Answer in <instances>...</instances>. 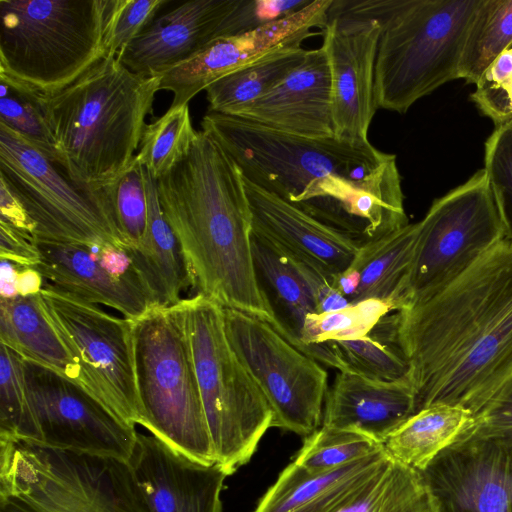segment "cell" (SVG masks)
<instances>
[{
	"label": "cell",
	"mask_w": 512,
	"mask_h": 512,
	"mask_svg": "<svg viewBox=\"0 0 512 512\" xmlns=\"http://www.w3.org/2000/svg\"><path fill=\"white\" fill-rule=\"evenodd\" d=\"M389 344L408 363L416 412L451 404L474 415L512 374V240L392 312Z\"/></svg>",
	"instance_id": "obj_1"
},
{
	"label": "cell",
	"mask_w": 512,
	"mask_h": 512,
	"mask_svg": "<svg viewBox=\"0 0 512 512\" xmlns=\"http://www.w3.org/2000/svg\"><path fill=\"white\" fill-rule=\"evenodd\" d=\"M157 190L191 286L224 308L272 325L255 272L244 180L232 157L202 129L189 153L157 180Z\"/></svg>",
	"instance_id": "obj_2"
},
{
	"label": "cell",
	"mask_w": 512,
	"mask_h": 512,
	"mask_svg": "<svg viewBox=\"0 0 512 512\" xmlns=\"http://www.w3.org/2000/svg\"><path fill=\"white\" fill-rule=\"evenodd\" d=\"M159 90L160 76L133 73L107 54L66 88L33 97L62 169L79 187L95 192L129 168Z\"/></svg>",
	"instance_id": "obj_3"
},
{
	"label": "cell",
	"mask_w": 512,
	"mask_h": 512,
	"mask_svg": "<svg viewBox=\"0 0 512 512\" xmlns=\"http://www.w3.org/2000/svg\"><path fill=\"white\" fill-rule=\"evenodd\" d=\"M480 0H332L330 13L375 19L377 109L405 114L419 99L459 79L467 32Z\"/></svg>",
	"instance_id": "obj_4"
},
{
	"label": "cell",
	"mask_w": 512,
	"mask_h": 512,
	"mask_svg": "<svg viewBox=\"0 0 512 512\" xmlns=\"http://www.w3.org/2000/svg\"><path fill=\"white\" fill-rule=\"evenodd\" d=\"M109 0H0V80L52 95L107 55Z\"/></svg>",
	"instance_id": "obj_5"
},
{
	"label": "cell",
	"mask_w": 512,
	"mask_h": 512,
	"mask_svg": "<svg viewBox=\"0 0 512 512\" xmlns=\"http://www.w3.org/2000/svg\"><path fill=\"white\" fill-rule=\"evenodd\" d=\"M133 346L142 427L194 461L216 463L182 302L133 320Z\"/></svg>",
	"instance_id": "obj_6"
},
{
	"label": "cell",
	"mask_w": 512,
	"mask_h": 512,
	"mask_svg": "<svg viewBox=\"0 0 512 512\" xmlns=\"http://www.w3.org/2000/svg\"><path fill=\"white\" fill-rule=\"evenodd\" d=\"M0 512H151L127 462L0 440Z\"/></svg>",
	"instance_id": "obj_7"
},
{
	"label": "cell",
	"mask_w": 512,
	"mask_h": 512,
	"mask_svg": "<svg viewBox=\"0 0 512 512\" xmlns=\"http://www.w3.org/2000/svg\"><path fill=\"white\" fill-rule=\"evenodd\" d=\"M181 302L216 463L230 476L250 461L272 411L231 348L223 307L199 293Z\"/></svg>",
	"instance_id": "obj_8"
},
{
	"label": "cell",
	"mask_w": 512,
	"mask_h": 512,
	"mask_svg": "<svg viewBox=\"0 0 512 512\" xmlns=\"http://www.w3.org/2000/svg\"><path fill=\"white\" fill-rule=\"evenodd\" d=\"M201 127L232 157L244 178L289 204L316 178L361 180L396 156L369 141L302 137L215 112L204 115Z\"/></svg>",
	"instance_id": "obj_9"
},
{
	"label": "cell",
	"mask_w": 512,
	"mask_h": 512,
	"mask_svg": "<svg viewBox=\"0 0 512 512\" xmlns=\"http://www.w3.org/2000/svg\"><path fill=\"white\" fill-rule=\"evenodd\" d=\"M0 177L35 224L37 240L126 249L104 190L82 189L58 164L1 123Z\"/></svg>",
	"instance_id": "obj_10"
},
{
	"label": "cell",
	"mask_w": 512,
	"mask_h": 512,
	"mask_svg": "<svg viewBox=\"0 0 512 512\" xmlns=\"http://www.w3.org/2000/svg\"><path fill=\"white\" fill-rule=\"evenodd\" d=\"M504 238L503 224L481 169L434 200L418 222L414 257L400 309L435 294Z\"/></svg>",
	"instance_id": "obj_11"
},
{
	"label": "cell",
	"mask_w": 512,
	"mask_h": 512,
	"mask_svg": "<svg viewBox=\"0 0 512 512\" xmlns=\"http://www.w3.org/2000/svg\"><path fill=\"white\" fill-rule=\"evenodd\" d=\"M43 310L79 369V385L119 419L136 427L144 420L138 395L133 320L60 293L40 292Z\"/></svg>",
	"instance_id": "obj_12"
},
{
	"label": "cell",
	"mask_w": 512,
	"mask_h": 512,
	"mask_svg": "<svg viewBox=\"0 0 512 512\" xmlns=\"http://www.w3.org/2000/svg\"><path fill=\"white\" fill-rule=\"evenodd\" d=\"M228 341L272 411L271 427L307 437L323 418L327 372L270 324L224 308Z\"/></svg>",
	"instance_id": "obj_13"
},
{
	"label": "cell",
	"mask_w": 512,
	"mask_h": 512,
	"mask_svg": "<svg viewBox=\"0 0 512 512\" xmlns=\"http://www.w3.org/2000/svg\"><path fill=\"white\" fill-rule=\"evenodd\" d=\"M33 423L31 444L128 462L136 427L119 419L78 383L24 359Z\"/></svg>",
	"instance_id": "obj_14"
},
{
	"label": "cell",
	"mask_w": 512,
	"mask_h": 512,
	"mask_svg": "<svg viewBox=\"0 0 512 512\" xmlns=\"http://www.w3.org/2000/svg\"><path fill=\"white\" fill-rule=\"evenodd\" d=\"M419 474L437 512H512V434L467 431Z\"/></svg>",
	"instance_id": "obj_15"
},
{
	"label": "cell",
	"mask_w": 512,
	"mask_h": 512,
	"mask_svg": "<svg viewBox=\"0 0 512 512\" xmlns=\"http://www.w3.org/2000/svg\"><path fill=\"white\" fill-rule=\"evenodd\" d=\"M397 157L361 180L339 175L314 179L291 203L360 245L409 224Z\"/></svg>",
	"instance_id": "obj_16"
},
{
	"label": "cell",
	"mask_w": 512,
	"mask_h": 512,
	"mask_svg": "<svg viewBox=\"0 0 512 512\" xmlns=\"http://www.w3.org/2000/svg\"><path fill=\"white\" fill-rule=\"evenodd\" d=\"M332 0H312L294 14L254 31L216 38L190 59L160 75V90L173 95L170 107L188 104L218 79L286 47H298L321 32L328 22Z\"/></svg>",
	"instance_id": "obj_17"
},
{
	"label": "cell",
	"mask_w": 512,
	"mask_h": 512,
	"mask_svg": "<svg viewBox=\"0 0 512 512\" xmlns=\"http://www.w3.org/2000/svg\"><path fill=\"white\" fill-rule=\"evenodd\" d=\"M330 65L334 137L368 141L377 110L374 71L380 26L375 19L330 13L322 31Z\"/></svg>",
	"instance_id": "obj_18"
},
{
	"label": "cell",
	"mask_w": 512,
	"mask_h": 512,
	"mask_svg": "<svg viewBox=\"0 0 512 512\" xmlns=\"http://www.w3.org/2000/svg\"><path fill=\"white\" fill-rule=\"evenodd\" d=\"M127 463L151 512H223L221 493L229 475L219 464L194 461L140 432Z\"/></svg>",
	"instance_id": "obj_19"
},
{
	"label": "cell",
	"mask_w": 512,
	"mask_h": 512,
	"mask_svg": "<svg viewBox=\"0 0 512 512\" xmlns=\"http://www.w3.org/2000/svg\"><path fill=\"white\" fill-rule=\"evenodd\" d=\"M243 180L255 236L331 277L350 267L361 247L359 243L246 178Z\"/></svg>",
	"instance_id": "obj_20"
},
{
	"label": "cell",
	"mask_w": 512,
	"mask_h": 512,
	"mask_svg": "<svg viewBox=\"0 0 512 512\" xmlns=\"http://www.w3.org/2000/svg\"><path fill=\"white\" fill-rule=\"evenodd\" d=\"M229 116L297 136L333 137L331 72L324 48L307 50L280 84Z\"/></svg>",
	"instance_id": "obj_21"
},
{
	"label": "cell",
	"mask_w": 512,
	"mask_h": 512,
	"mask_svg": "<svg viewBox=\"0 0 512 512\" xmlns=\"http://www.w3.org/2000/svg\"><path fill=\"white\" fill-rule=\"evenodd\" d=\"M236 0H190L155 17L117 55L131 72L160 76L190 59L216 38Z\"/></svg>",
	"instance_id": "obj_22"
},
{
	"label": "cell",
	"mask_w": 512,
	"mask_h": 512,
	"mask_svg": "<svg viewBox=\"0 0 512 512\" xmlns=\"http://www.w3.org/2000/svg\"><path fill=\"white\" fill-rule=\"evenodd\" d=\"M37 269L44 283L68 296L113 308L135 320L150 307L138 278L110 273L99 258L100 248L37 240Z\"/></svg>",
	"instance_id": "obj_23"
},
{
	"label": "cell",
	"mask_w": 512,
	"mask_h": 512,
	"mask_svg": "<svg viewBox=\"0 0 512 512\" xmlns=\"http://www.w3.org/2000/svg\"><path fill=\"white\" fill-rule=\"evenodd\" d=\"M415 412L416 397L408 375L383 381L338 372L326 395L322 425L356 430L384 444Z\"/></svg>",
	"instance_id": "obj_24"
},
{
	"label": "cell",
	"mask_w": 512,
	"mask_h": 512,
	"mask_svg": "<svg viewBox=\"0 0 512 512\" xmlns=\"http://www.w3.org/2000/svg\"><path fill=\"white\" fill-rule=\"evenodd\" d=\"M255 272L273 315L272 327L299 348L306 317L319 313V302L333 278L296 261L252 233Z\"/></svg>",
	"instance_id": "obj_25"
},
{
	"label": "cell",
	"mask_w": 512,
	"mask_h": 512,
	"mask_svg": "<svg viewBox=\"0 0 512 512\" xmlns=\"http://www.w3.org/2000/svg\"><path fill=\"white\" fill-rule=\"evenodd\" d=\"M390 460L384 446L335 470L311 473L292 461L253 512H339Z\"/></svg>",
	"instance_id": "obj_26"
},
{
	"label": "cell",
	"mask_w": 512,
	"mask_h": 512,
	"mask_svg": "<svg viewBox=\"0 0 512 512\" xmlns=\"http://www.w3.org/2000/svg\"><path fill=\"white\" fill-rule=\"evenodd\" d=\"M147 193V228L140 245L125 250L132 261L151 307H168L180 302L191 286L180 243L161 206L157 180L144 168Z\"/></svg>",
	"instance_id": "obj_27"
},
{
	"label": "cell",
	"mask_w": 512,
	"mask_h": 512,
	"mask_svg": "<svg viewBox=\"0 0 512 512\" xmlns=\"http://www.w3.org/2000/svg\"><path fill=\"white\" fill-rule=\"evenodd\" d=\"M0 341L24 359L79 384V369L48 320L40 293L1 298Z\"/></svg>",
	"instance_id": "obj_28"
},
{
	"label": "cell",
	"mask_w": 512,
	"mask_h": 512,
	"mask_svg": "<svg viewBox=\"0 0 512 512\" xmlns=\"http://www.w3.org/2000/svg\"><path fill=\"white\" fill-rule=\"evenodd\" d=\"M473 425L474 417L468 409L435 404L406 419L383 446L392 460L420 472Z\"/></svg>",
	"instance_id": "obj_29"
},
{
	"label": "cell",
	"mask_w": 512,
	"mask_h": 512,
	"mask_svg": "<svg viewBox=\"0 0 512 512\" xmlns=\"http://www.w3.org/2000/svg\"><path fill=\"white\" fill-rule=\"evenodd\" d=\"M418 235V222L373 242L361 245L350 265L360 274L358 291L351 304L363 300H381L401 307L414 257Z\"/></svg>",
	"instance_id": "obj_30"
},
{
	"label": "cell",
	"mask_w": 512,
	"mask_h": 512,
	"mask_svg": "<svg viewBox=\"0 0 512 512\" xmlns=\"http://www.w3.org/2000/svg\"><path fill=\"white\" fill-rule=\"evenodd\" d=\"M307 50L286 47L218 79L206 89L208 112L232 115L280 84L305 59Z\"/></svg>",
	"instance_id": "obj_31"
},
{
	"label": "cell",
	"mask_w": 512,
	"mask_h": 512,
	"mask_svg": "<svg viewBox=\"0 0 512 512\" xmlns=\"http://www.w3.org/2000/svg\"><path fill=\"white\" fill-rule=\"evenodd\" d=\"M339 512H437L419 472L390 458Z\"/></svg>",
	"instance_id": "obj_32"
},
{
	"label": "cell",
	"mask_w": 512,
	"mask_h": 512,
	"mask_svg": "<svg viewBox=\"0 0 512 512\" xmlns=\"http://www.w3.org/2000/svg\"><path fill=\"white\" fill-rule=\"evenodd\" d=\"M511 44L512 0H480L465 39L458 78L476 84Z\"/></svg>",
	"instance_id": "obj_33"
},
{
	"label": "cell",
	"mask_w": 512,
	"mask_h": 512,
	"mask_svg": "<svg viewBox=\"0 0 512 512\" xmlns=\"http://www.w3.org/2000/svg\"><path fill=\"white\" fill-rule=\"evenodd\" d=\"M197 132L188 104L170 107L146 124L135 159L158 180L189 153Z\"/></svg>",
	"instance_id": "obj_34"
},
{
	"label": "cell",
	"mask_w": 512,
	"mask_h": 512,
	"mask_svg": "<svg viewBox=\"0 0 512 512\" xmlns=\"http://www.w3.org/2000/svg\"><path fill=\"white\" fill-rule=\"evenodd\" d=\"M383 444L350 429L321 425L307 437L294 462L311 473H322L346 466L380 450Z\"/></svg>",
	"instance_id": "obj_35"
},
{
	"label": "cell",
	"mask_w": 512,
	"mask_h": 512,
	"mask_svg": "<svg viewBox=\"0 0 512 512\" xmlns=\"http://www.w3.org/2000/svg\"><path fill=\"white\" fill-rule=\"evenodd\" d=\"M394 311L390 302L369 299L339 311L310 314L304 321L298 349L305 354L312 344L367 336L385 315Z\"/></svg>",
	"instance_id": "obj_36"
},
{
	"label": "cell",
	"mask_w": 512,
	"mask_h": 512,
	"mask_svg": "<svg viewBox=\"0 0 512 512\" xmlns=\"http://www.w3.org/2000/svg\"><path fill=\"white\" fill-rule=\"evenodd\" d=\"M338 363L339 372L393 381L406 377L409 366L401 353L370 332L367 336L327 342Z\"/></svg>",
	"instance_id": "obj_37"
},
{
	"label": "cell",
	"mask_w": 512,
	"mask_h": 512,
	"mask_svg": "<svg viewBox=\"0 0 512 512\" xmlns=\"http://www.w3.org/2000/svg\"><path fill=\"white\" fill-rule=\"evenodd\" d=\"M32 416L27 398L22 357L11 348H0V440H33Z\"/></svg>",
	"instance_id": "obj_38"
},
{
	"label": "cell",
	"mask_w": 512,
	"mask_h": 512,
	"mask_svg": "<svg viewBox=\"0 0 512 512\" xmlns=\"http://www.w3.org/2000/svg\"><path fill=\"white\" fill-rule=\"evenodd\" d=\"M125 250L137 248L146 232L148 204L144 167L134 158L129 168L112 184L103 188Z\"/></svg>",
	"instance_id": "obj_39"
},
{
	"label": "cell",
	"mask_w": 512,
	"mask_h": 512,
	"mask_svg": "<svg viewBox=\"0 0 512 512\" xmlns=\"http://www.w3.org/2000/svg\"><path fill=\"white\" fill-rule=\"evenodd\" d=\"M0 90V123L62 168L61 155L36 99L2 80Z\"/></svg>",
	"instance_id": "obj_40"
},
{
	"label": "cell",
	"mask_w": 512,
	"mask_h": 512,
	"mask_svg": "<svg viewBox=\"0 0 512 512\" xmlns=\"http://www.w3.org/2000/svg\"><path fill=\"white\" fill-rule=\"evenodd\" d=\"M484 171L505 238L512 240V122L495 126L486 140Z\"/></svg>",
	"instance_id": "obj_41"
},
{
	"label": "cell",
	"mask_w": 512,
	"mask_h": 512,
	"mask_svg": "<svg viewBox=\"0 0 512 512\" xmlns=\"http://www.w3.org/2000/svg\"><path fill=\"white\" fill-rule=\"evenodd\" d=\"M471 99L495 126L512 122V44L487 68L475 84Z\"/></svg>",
	"instance_id": "obj_42"
},
{
	"label": "cell",
	"mask_w": 512,
	"mask_h": 512,
	"mask_svg": "<svg viewBox=\"0 0 512 512\" xmlns=\"http://www.w3.org/2000/svg\"><path fill=\"white\" fill-rule=\"evenodd\" d=\"M167 3V0H109L107 54H120Z\"/></svg>",
	"instance_id": "obj_43"
},
{
	"label": "cell",
	"mask_w": 512,
	"mask_h": 512,
	"mask_svg": "<svg viewBox=\"0 0 512 512\" xmlns=\"http://www.w3.org/2000/svg\"><path fill=\"white\" fill-rule=\"evenodd\" d=\"M312 0H236L220 23L216 38L245 34L288 17ZM215 38V39H216Z\"/></svg>",
	"instance_id": "obj_44"
},
{
	"label": "cell",
	"mask_w": 512,
	"mask_h": 512,
	"mask_svg": "<svg viewBox=\"0 0 512 512\" xmlns=\"http://www.w3.org/2000/svg\"><path fill=\"white\" fill-rule=\"evenodd\" d=\"M470 432L481 435L512 434V374L473 415Z\"/></svg>",
	"instance_id": "obj_45"
},
{
	"label": "cell",
	"mask_w": 512,
	"mask_h": 512,
	"mask_svg": "<svg viewBox=\"0 0 512 512\" xmlns=\"http://www.w3.org/2000/svg\"><path fill=\"white\" fill-rule=\"evenodd\" d=\"M0 258L21 267H35L40 260L37 238L0 222Z\"/></svg>",
	"instance_id": "obj_46"
},
{
	"label": "cell",
	"mask_w": 512,
	"mask_h": 512,
	"mask_svg": "<svg viewBox=\"0 0 512 512\" xmlns=\"http://www.w3.org/2000/svg\"><path fill=\"white\" fill-rule=\"evenodd\" d=\"M0 222L35 236V224L21 201L0 177ZM36 237V236H35Z\"/></svg>",
	"instance_id": "obj_47"
},
{
	"label": "cell",
	"mask_w": 512,
	"mask_h": 512,
	"mask_svg": "<svg viewBox=\"0 0 512 512\" xmlns=\"http://www.w3.org/2000/svg\"><path fill=\"white\" fill-rule=\"evenodd\" d=\"M44 278L33 267H21L17 276V290L20 296L38 295L43 289Z\"/></svg>",
	"instance_id": "obj_48"
},
{
	"label": "cell",
	"mask_w": 512,
	"mask_h": 512,
	"mask_svg": "<svg viewBox=\"0 0 512 512\" xmlns=\"http://www.w3.org/2000/svg\"><path fill=\"white\" fill-rule=\"evenodd\" d=\"M21 266L8 261L1 260L0 265V294L1 298H15L17 297V276Z\"/></svg>",
	"instance_id": "obj_49"
}]
</instances>
